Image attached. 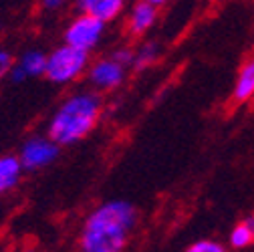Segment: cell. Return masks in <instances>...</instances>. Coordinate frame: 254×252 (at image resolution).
Masks as SVG:
<instances>
[{
	"label": "cell",
	"mask_w": 254,
	"mask_h": 252,
	"mask_svg": "<svg viewBox=\"0 0 254 252\" xmlns=\"http://www.w3.org/2000/svg\"><path fill=\"white\" fill-rule=\"evenodd\" d=\"M137 224V208L125 200H109L95 208L83 224L79 246L85 252H121Z\"/></svg>",
	"instance_id": "1"
},
{
	"label": "cell",
	"mask_w": 254,
	"mask_h": 252,
	"mask_svg": "<svg viewBox=\"0 0 254 252\" xmlns=\"http://www.w3.org/2000/svg\"><path fill=\"white\" fill-rule=\"evenodd\" d=\"M103 103L95 91L73 93L59 105L49 121V135L59 145H73L85 139L101 119Z\"/></svg>",
	"instance_id": "2"
},
{
	"label": "cell",
	"mask_w": 254,
	"mask_h": 252,
	"mask_svg": "<svg viewBox=\"0 0 254 252\" xmlns=\"http://www.w3.org/2000/svg\"><path fill=\"white\" fill-rule=\"evenodd\" d=\"M89 69V53L71 47L61 45L51 55H47V69L45 77L55 85H67L77 81Z\"/></svg>",
	"instance_id": "3"
},
{
	"label": "cell",
	"mask_w": 254,
	"mask_h": 252,
	"mask_svg": "<svg viewBox=\"0 0 254 252\" xmlns=\"http://www.w3.org/2000/svg\"><path fill=\"white\" fill-rule=\"evenodd\" d=\"M105 26L107 22H103L101 18L87 12H79L65 28V43L85 53H91L101 45L105 37Z\"/></svg>",
	"instance_id": "4"
},
{
	"label": "cell",
	"mask_w": 254,
	"mask_h": 252,
	"mask_svg": "<svg viewBox=\"0 0 254 252\" xmlns=\"http://www.w3.org/2000/svg\"><path fill=\"white\" fill-rule=\"evenodd\" d=\"M125 75H127V65L119 59H115L113 55L95 61L87 69L89 85L95 91H113L121 87L125 81Z\"/></svg>",
	"instance_id": "5"
},
{
	"label": "cell",
	"mask_w": 254,
	"mask_h": 252,
	"mask_svg": "<svg viewBox=\"0 0 254 252\" xmlns=\"http://www.w3.org/2000/svg\"><path fill=\"white\" fill-rule=\"evenodd\" d=\"M59 149H61V145L51 135H47V137H30V139L24 141L18 160H20L24 170L37 172V170H43V168L51 166L57 160Z\"/></svg>",
	"instance_id": "6"
},
{
	"label": "cell",
	"mask_w": 254,
	"mask_h": 252,
	"mask_svg": "<svg viewBox=\"0 0 254 252\" xmlns=\"http://www.w3.org/2000/svg\"><path fill=\"white\" fill-rule=\"evenodd\" d=\"M157 14H160V6L151 4L149 0H137L127 10L125 18V28L131 37H141L149 28H153Z\"/></svg>",
	"instance_id": "7"
},
{
	"label": "cell",
	"mask_w": 254,
	"mask_h": 252,
	"mask_svg": "<svg viewBox=\"0 0 254 252\" xmlns=\"http://www.w3.org/2000/svg\"><path fill=\"white\" fill-rule=\"evenodd\" d=\"M127 2L129 0H77V8L79 12L93 14L109 24L125 12Z\"/></svg>",
	"instance_id": "8"
},
{
	"label": "cell",
	"mask_w": 254,
	"mask_h": 252,
	"mask_svg": "<svg viewBox=\"0 0 254 252\" xmlns=\"http://www.w3.org/2000/svg\"><path fill=\"white\" fill-rule=\"evenodd\" d=\"M232 97L238 103L250 101L254 97V57L248 59L244 65L240 67V71L236 75V81H234Z\"/></svg>",
	"instance_id": "9"
},
{
	"label": "cell",
	"mask_w": 254,
	"mask_h": 252,
	"mask_svg": "<svg viewBox=\"0 0 254 252\" xmlns=\"http://www.w3.org/2000/svg\"><path fill=\"white\" fill-rule=\"evenodd\" d=\"M22 164L16 155H2L0 157V196L10 192L12 188L20 182L22 176Z\"/></svg>",
	"instance_id": "10"
},
{
	"label": "cell",
	"mask_w": 254,
	"mask_h": 252,
	"mask_svg": "<svg viewBox=\"0 0 254 252\" xmlns=\"http://www.w3.org/2000/svg\"><path fill=\"white\" fill-rule=\"evenodd\" d=\"M228 244L234 250H242L248 248L250 244H254V216L244 218L240 224H236L228 236Z\"/></svg>",
	"instance_id": "11"
},
{
	"label": "cell",
	"mask_w": 254,
	"mask_h": 252,
	"mask_svg": "<svg viewBox=\"0 0 254 252\" xmlns=\"http://www.w3.org/2000/svg\"><path fill=\"white\" fill-rule=\"evenodd\" d=\"M16 67L24 73L26 79L28 77H41V75H45V69H47V55L43 51H28L20 57Z\"/></svg>",
	"instance_id": "12"
},
{
	"label": "cell",
	"mask_w": 254,
	"mask_h": 252,
	"mask_svg": "<svg viewBox=\"0 0 254 252\" xmlns=\"http://www.w3.org/2000/svg\"><path fill=\"white\" fill-rule=\"evenodd\" d=\"M160 57V45L155 41H149V43H143L137 51H133V65L135 69H145V67H151L153 63Z\"/></svg>",
	"instance_id": "13"
},
{
	"label": "cell",
	"mask_w": 254,
	"mask_h": 252,
	"mask_svg": "<svg viewBox=\"0 0 254 252\" xmlns=\"http://www.w3.org/2000/svg\"><path fill=\"white\" fill-rule=\"evenodd\" d=\"M188 250L190 252H224V246H222L220 242H216V240L206 238V240H198L194 244H190Z\"/></svg>",
	"instance_id": "14"
},
{
	"label": "cell",
	"mask_w": 254,
	"mask_h": 252,
	"mask_svg": "<svg viewBox=\"0 0 254 252\" xmlns=\"http://www.w3.org/2000/svg\"><path fill=\"white\" fill-rule=\"evenodd\" d=\"M12 57H10V53L8 51H4V49H0V81H2L6 75H10V69H12Z\"/></svg>",
	"instance_id": "15"
},
{
	"label": "cell",
	"mask_w": 254,
	"mask_h": 252,
	"mask_svg": "<svg viewBox=\"0 0 254 252\" xmlns=\"http://www.w3.org/2000/svg\"><path fill=\"white\" fill-rule=\"evenodd\" d=\"M69 2V0H41V4H43V8H47V10H59V8H63Z\"/></svg>",
	"instance_id": "16"
},
{
	"label": "cell",
	"mask_w": 254,
	"mask_h": 252,
	"mask_svg": "<svg viewBox=\"0 0 254 252\" xmlns=\"http://www.w3.org/2000/svg\"><path fill=\"white\" fill-rule=\"evenodd\" d=\"M151 4H155V6H164V4H168L170 0H149Z\"/></svg>",
	"instance_id": "17"
}]
</instances>
